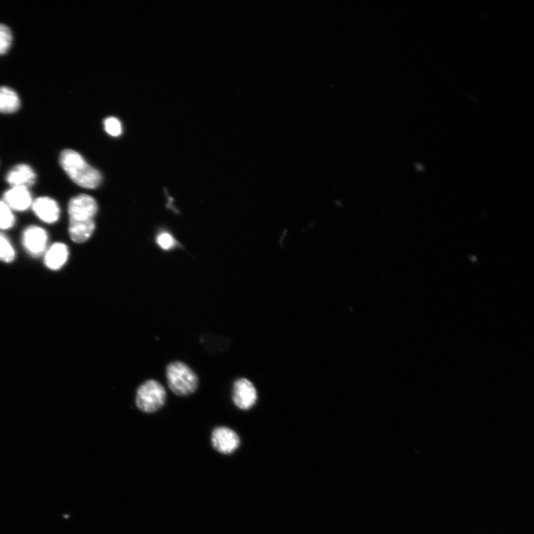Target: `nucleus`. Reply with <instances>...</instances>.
Wrapping results in <instances>:
<instances>
[{
  "instance_id": "obj_1",
  "label": "nucleus",
  "mask_w": 534,
  "mask_h": 534,
  "mask_svg": "<svg viewBox=\"0 0 534 534\" xmlns=\"http://www.w3.org/2000/svg\"><path fill=\"white\" fill-rule=\"evenodd\" d=\"M59 164L76 184L86 189H95L102 181L101 173L89 165L81 154L74 150L62 152Z\"/></svg>"
},
{
  "instance_id": "obj_2",
  "label": "nucleus",
  "mask_w": 534,
  "mask_h": 534,
  "mask_svg": "<svg viewBox=\"0 0 534 534\" xmlns=\"http://www.w3.org/2000/svg\"><path fill=\"white\" fill-rule=\"evenodd\" d=\"M166 379L170 389L178 397H188L199 386L196 373L181 362H174L167 366Z\"/></svg>"
},
{
  "instance_id": "obj_3",
  "label": "nucleus",
  "mask_w": 534,
  "mask_h": 534,
  "mask_svg": "<svg viewBox=\"0 0 534 534\" xmlns=\"http://www.w3.org/2000/svg\"><path fill=\"white\" fill-rule=\"evenodd\" d=\"M166 401V391L164 386L156 380L150 379L138 388L135 403L138 409L146 413L159 411Z\"/></svg>"
},
{
  "instance_id": "obj_4",
  "label": "nucleus",
  "mask_w": 534,
  "mask_h": 534,
  "mask_svg": "<svg viewBox=\"0 0 534 534\" xmlns=\"http://www.w3.org/2000/svg\"><path fill=\"white\" fill-rule=\"evenodd\" d=\"M98 210L97 201L90 195H79L69 201V221H93Z\"/></svg>"
},
{
  "instance_id": "obj_5",
  "label": "nucleus",
  "mask_w": 534,
  "mask_h": 534,
  "mask_svg": "<svg viewBox=\"0 0 534 534\" xmlns=\"http://www.w3.org/2000/svg\"><path fill=\"white\" fill-rule=\"evenodd\" d=\"M257 399L258 393L250 380L241 378L235 382L233 401L237 408L244 411L250 410L254 406Z\"/></svg>"
},
{
  "instance_id": "obj_6",
  "label": "nucleus",
  "mask_w": 534,
  "mask_h": 534,
  "mask_svg": "<svg viewBox=\"0 0 534 534\" xmlns=\"http://www.w3.org/2000/svg\"><path fill=\"white\" fill-rule=\"evenodd\" d=\"M48 236L46 231L37 226H28L23 235V244L29 255L39 257L46 253Z\"/></svg>"
},
{
  "instance_id": "obj_7",
  "label": "nucleus",
  "mask_w": 534,
  "mask_h": 534,
  "mask_svg": "<svg viewBox=\"0 0 534 534\" xmlns=\"http://www.w3.org/2000/svg\"><path fill=\"white\" fill-rule=\"evenodd\" d=\"M212 444L216 451L221 453L230 454L239 447L240 438L233 430L219 427L212 432Z\"/></svg>"
},
{
  "instance_id": "obj_8",
  "label": "nucleus",
  "mask_w": 534,
  "mask_h": 534,
  "mask_svg": "<svg viewBox=\"0 0 534 534\" xmlns=\"http://www.w3.org/2000/svg\"><path fill=\"white\" fill-rule=\"evenodd\" d=\"M32 207L39 219L46 224L56 223L61 215V209L58 204L51 197H38L33 201Z\"/></svg>"
},
{
  "instance_id": "obj_9",
  "label": "nucleus",
  "mask_w": 534,
  "mask_h": 534,
  "mask_svg": "<svg viewBox=\"0 0 534 534\" xmlns=\"http://www.w3.org/2000/svg\"><path fill=\"white\" fill-rule=\"evenodd\" d=\"M3 201L10 209L17 212L26 211L33 204L31 192L24 187H12L5 192Z\"/></svg>"
},
{
  "instance_id": "obj_10",
  "label": "nucleus",
  "mask_w": 534,
  "mask_h": 534,
  "mask_svg": "<svg viewBox=\"0 0 534 534\" xmlns=\"http://www.w3.org/2000/svg\"><path fill=\"white\" fill-rule=\"evenodd\" d=\"M36 174L32 168L26 164H18L6 175V181L12 187H24L29 189L36 182Z\"/></svg>"
},
{
  "instance_id": "obj_11",
  "label": "nucleus",
  "mask_w": 534,
  "mask_h": 534,
  "mask_svg": "<svg viewBox=\"0 0 534 534\" xmlns=\"http://www.w3.org/2000/svg\"><path fill=\"white\" fill-rule=\"evenodd\" d=\"M69 251L66 244L55 243L46 251L44 263L49 270H59L66 263Z\"/></svg>"
},
{
  "instance_id": "obj_12",
  "label": "nucleus",
  "mask_w": 534,
  "mask_h": 534,
  "mask_svg": "<svg viewBox=\"0 0 534 534\" xmlns=\"http://www.w3.org/2000/svg\"><path fill=\"white\" fill-rule=\"evenodd\" d=\"M95 229V221H69L68 232L75 243H83L90 239Z\"/></svg>"
},
{
  "instance_id": "obj_13",
  "label": "nucleus",
  "mask_w": 534,
  "mask_h": 534,
  "mask_svg": "<svg viewBox=\"0 0 534 534\" xmlns=\"http://www.w3.org/2000/svg\"><path fill=\"white\" fill-rule=\"evenodd\" d=\"M21 106V100L12 88L0 87V113L10 114L17 112Z\"/></svg>"
},
{
  "instance_id": "obj_14",
  "label": "nucleus",
  "mask_w": 534,
  "mask_h": 534,
  "mask_svg": "<svg viewBox=\"0 0 534 534\" xmlns=\"http://www.w3.org/2000/svg\"><path fill=\"white\" fill-rule=\"evenodd\" d=\"M15 222L13 211L3 201H0V230L12 229Z\"/></svg>"
},
{
  "instance_id": "obj_15",
  "label": "nucleus",
  "mask_w": 534,
  "mask_h": 534,
  "mask_svg": "<svg viewBox=\"0 0 534 534\" xmlns=\"http://www.w3.org/2000/svg\"><path fill=\"white\" fill-rule=\"evenodd\" d=\"M16 257L15 250L8 237L0 233V261L12 263Z\"/></svg>"
},
{
  "instance_id": "obj_16",
  "label": "nucleus",
  "mask_w": 534,
  "mask_h": 534,
  "mask_svg": "<svg viewBox=\"0 0 534 534\" xmlns=\"http://www.w3.org/2000/svg\"><path fill=\"white\" fill-rule=\"evenodd\" d=\"M12 41L11 29L4 24H0V55L7 53L12 46Z\"/></svg>"
},
{
  "instance_id": "obj_17",
  "label": "nucleus",
  "mask_w": 534,
  "mask_h": 534,
  "mask_svg": "<svg viewBox=\"0 0 534 534\" xmlns=\"http://www.w3.org/2000/svg\"><path fill=\"white\" fill-rule=\"evenodd\" d=\"M106 132L113 137L120 136L122 133V126L120 121L115 117L106 118L104 121Z\"/></svg>"
},
{
  "instance_id": "obj_18",
  "label": "nucleus",
  "mask_w": 534,
  "mask_h": 534,
  "mask_svg": "<svg viewBox=\"0 0 534 534\" xmlns=\"http://www.w3.org/2000/svg\"><path fill=\"white\" fill-rule=\"evenodd\" d=\"M157 242L162 249L170 250L175 245L174 237L169 233H164L157 237Z\"/></svg>"
}]
</instances>
